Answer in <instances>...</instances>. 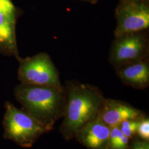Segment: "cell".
Segmentation results:
<instances>
[{
    "label": "cell",
    "instance_id": "6da1fadb",
    "mask_svg": "<svg viewBox=\"0 0 149 149\" xmlns=\"http://www.w3.org/2000/svg\"><path fill=\"white\" fill-rule=\"evenodd\" d=\"M64 88L65 104L60 132L69 141L80 128L98 118L106 98L98 87L77 81L66 82Z\"/></svg>",
    "mask_w": 149,
    "mask_h": 149
},
{
    "label": "cell",
    "instance_id": "7a4b0ae2",
    "mask_svg": "<svg viewBox=\"0 0 149 149\" xmlns=\"http://www.w3.org/2000/svg\"><path fill=\"white\" fill-rule=\"evenodd\" d=\"M15 95L24 109L48 132L55 123L63 117L65 104L64 86L22 84L17 87Z\"/></svg>",
    "mask_w": 149,
    "mask_h": 149
},
{
    "label": "cell",
    "instance_id": "3957f363",
    "mask_svg": "<svg viewBox=\"0 0 149 149\" xmlns=\"http://www.w3.org/2000/svg\"><path fill=\"white\" fill-rule=\"evenodd\" d=\"M3 125L4 138L23 148H31L40 136L48 132L23 109L10 102L5 104Z\"/></svg>",
    "mask_w": 149,
    "mask_h": 149
},
{
    "label": "cell",
    "instance_id": "277c9868",
    "mask_svg": "<svg viewBox=\"0 0 149 149\" xmlns=\"http://www.w3.org/2000/svg\"><path fill=\"white\" fill-rule=\"evenodd\" d=\"M148 30L124 34L114 37L108 60L114 68L149 58Z\"/></svg>",
    "mask_w": 149,
    "mask_h": 149
},
{
    "label": "cell",
    "instance_id": "5b68a950",
    "mask_svg": "<svg viewBox=\"0 0 149 149\" xmlns=\"http://www.w3.org/2000/svg\"><path fill=\"white\" fill-rule=\"evenodd\" d=\"M22 84L30 85L63 88L58 71L45 53H40L23 60L19 70Z\"/></svg>",
    "mask_w": 149,
    "mask_h": 149
},
{
    "label": "cell",
    "instance_id": "8992f818",
    "mask_svg": "<svg viewBox=\"0 0 149 149\" xmlns=\"http://www.w3.org/2000/svg\"><path fill=\"white\" fill-rule=\"evenodd\" d=\"M116 27L114 37L124 34L148 30L149 3L119 0L115 10Z\"/></svg>",
    "mask_w": 149,
    "mask_h": 149
},
{
    "label": "cell",
    "instance_id": "52a82bcc",
    "mask_svg": "<svg viewBox=\"0 0 149 149\" xmlns=\"http://www.w3.org/2000/svg\"><path fill=\"white\" fill-rule=\"evenodd\" d=\"M144 112L130 104L117 100L105 98L98 118L111 128L118 127L127 120L140 119L145 117Z\"/></svg>",
    "mask_w": 149,
    "mask_h": 149
},
{
    "label": "cell",
    "instance_id": "ba28073f",
    "mask_svg": "<svg viewBox=\"0 0 149 149\" xmlns=\"http://www.w3.org/2000/svg\"><path fill=\"white\" fill-rule=\"evenodd\" d=\"M111 128L97 118L80 128L74 138L88 149H108Z\"/></svg>",
    "mask_w": 149,
    "mask_h": 149
},
{
    "label": "cell",
    "instance_id": "9c48e42d",
    "mask_svg": "<svg viewBox=\"0 0 149 149\" xmlns=\"http://www.w3.org/2000/svg\"><path fill=\"white\" fill-rule=\"evenodd\" d=\"M115 70L123 84L139 90L149 87V58L123 65Z\"/></svg>",
    "mask_w": 149,
    "mask_h": 149
},
{
    "label": "cell",
    "instance_id": "30bf717a",
    "mask_svg": "<svg viewBox=\"0 0 149 149\" xmlns=\"http://www.w3.org/2000/svg\"><path fill=\"white\" fill-rule=\"evenodd\" d=\"M14 15L0 13V45L14 47Z\"/></svg>",
    "mask_w": 149,
    "mask_h": 149
},
{
    "label": "cell",
    "instance_id": "8fae6325",
    "mask_svg": "<svg viewBox=\"0 0 149 149\" xmlns=\"http://www.w3.org/2000/svg\"><path fill=\"white\" fill-rule=\"evenodd\" d=\"M108 149H130V139L123 134L118 127L111 129Z\"/></svg>",
    "mask_w": 149,
    "mask_h": 149
},
{
    "label": "cell",
    "instance_id": "7c38bea8",
    "mask_svg": "<svg viewBox=\"0 0 149 149\" xmlns=\"http://www.w3.org/2000/svg\"><path fill=\"white\" fill-rule=\"evenodd\" d=\"M140 119L127 120L121 123L118 127L123 134L130 140L136 136L137 128Z\"/></svg>",
    "mask_w": 149,
    "mask_h": 149
},
{
    "label": "cell",
    "instance_id": "4fadbf2b",
    "mask_svg": "<svg viewBox=\"0 0 149 149\" xmlns=\"http://www.w3.org/2000/svg\"><path fill=\"white\" fill-rule=\"evenodd\" d=\"M136 136L143 140L149 141V119L146 116L139 120Z\"/></svg>",
    "mask_w": 149,
    "mask_h": 149
},
{
    "label": "cell",
    "instance_id": "5bb4252c",
    "mask_svg": "<svg viewBox=\"0 0 149 149\" xmlns=\"http://www.w3.org/2000/svg\"><path fill=\"white\" fill-rule=\"evenodd\" d=\"M15 8L10 0H0V13L14 15Z\"/></svg>",
    "mask_w": 149,
    "mask_h": 149
},
{
    "label": "cell",
    "instance_id": "9a60e30c",
    "mask_svg": "<svg viewBox=\"0 0 149 149\" xmlns=\"http://www.w3.org/2000/svg\"><path fill=\"white\" fill-rule=\"evenodd\" d=\"M130 143V149H149V141L143 140L140 139H132Z\"/></svg>",
    "mask_w": 149,
    "mask_h": 149
},
{
    "label": "cell",
    "instance_id": "2e32d148",
    "mask_svg": "<svg viewBox=\"0 0 149 149\" xmlns=\"http://www.w3.org/2000/svg\"><path fill=\"white\" fill-rule=\"evenodd\" d=\"M74 1H80L85 2H87L92 5H95L98 2L99 0H74Z\"/></svg>",
    "mask_w": 149,
    "mask_h": 149
},
{
    "label": "cell",
    "instance_id": "e0dca14e",
    "mask_svg": "<svg viewBox=\"0 0 149 149\" xmlns=\"http://www.w3.org/2000/svg\"><path fill=\"white\" fill-rule=\"evenodd\" d=\"M137 2H149V0H133Z\"/></svg>",
    "mask_w": 149,
    "mask_h": 149
}]
</instances>
